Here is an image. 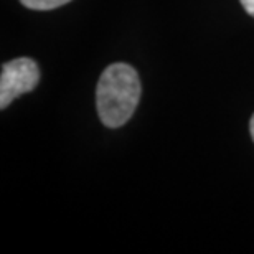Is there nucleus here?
<instances>
[{"instance_id": "nucleus-1", "label": "nucleus", "mask_w": 254, "mask_h": 254, "mask_svg": "<svg viewBox=\"0 0 254 254\" xmlns=\"http://www.w3.org/2000/svg\"><path fill=\"white\" fill-rule=\"evenodd\" d=\"M140 99L137 71L126 63H113L103 71L96 89L99 119L108 127H121L132 118Z\"/></svg>"}, {"instance_id": "nucleus-2", "label": "nucleus", "mask_w": 254, "mask_h": 254, "mask_svg": "<svg viewBox=\"0 0 254 254\" xmlns=\"http://www.w3.org/2000/svg\"><path fill=\"white\" fill-rule=\"evenodd\" d=\"M40 69L30 58H17L2 66L0 74V108L5 109L10 103L25 93L37 88Z\"/></svg>"}, {"instance_id": "nucleus-3", "label": "nucleus", "mask_w": 254, "mask_h": 254, "mask_svg": "<svg viewBox=\"0 0 254 254\" xmlns=\"http://www.w3.org/2000/svg\"><path fill=\"white\" fill-rule=\"evenodd\" d=\"M20 2L32 10H53L71 2V0H20Z\"/></svg>"}, {"instance_id": "nucleus-4", "label": "nucleus", "mask_w": 254, "mask_h": 254, "mask_svg": "<svg viewBox=\"0 0 254 254\" xmlns=\"http://www.w3.org/2000/svg\"><path fill=\"white\" fill-rule=\"evenodd\" d=\"M241 5L245 7V10L248 13L251 15V17H254V0H240Z\"/></svg>"}, {"instance_id": "nucleus-5", "label": "nucleus", "mask_w": 254, "mask_h": 254, "mask_svg": "<svg viewBox=\"0 0 254 254\" xmlns=\"http://www.w3.org/2000/svg\"><path fill=\"white\" fill-rule=\"evenodd\" d=\"M250 130H251V135H253V140H254V116L251 118V123H250Z\"/></svg>"}]
</instances>
